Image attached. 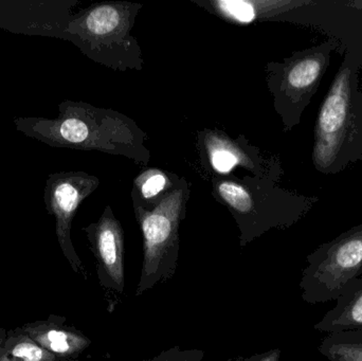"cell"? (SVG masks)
Here are the masks:
<instances>
[{
  "instance_id": "obj_1",
  "label": "cell",
  "mask_w": 362,
  "mask_h": 361,
  "mask_svg": "<svg viewBox=\"0 0 362 361\" xmlns=\"http://www.w3.org/2000/svg\"><path fill=\"white\" fill-rule=\"evenodd\" d=\"M59 110L55 119L15 118L16 131L53 148L124 155L136 162L146 163L150 159L144 146L146 134L127 117L69 100L62 102Z\"/></svg>"
},
{
  "instance_id": "obj_2",
  "label": "cell",
  "mask_w": 362,
  "mask_h": 361,
  "mask_svg": "<svg viewBox=\"0 0 362 361\" xmlns=\"http://www.w3.org/2000/svg\"><path fill=\"white\" fill-rule=\"evenodd\" d=\"M362 59L346 53L319 107L314 129L313 165L336 175L362 161Z\"/></svg>"
},
{
  "instance_id": "obj_3",
  "label": "cell",
  "mask_w": 362,
  "mask_h": 361,
  "mask_svg": "<svg viewBox=\"0 0 362 361\" xmlns=\"http://www.w3.org/2000/svg\"><path fill=\"white\" fill-rule=\"evenodd\" d=\"M279 178L245 177L213 179L214 197L229 210L240 230V247L272 229L297 224L320 201L281 188Z\"/></svg>"
},
{
  "instance_id": "obj_4",
  "label": "cell",
  "mask_w": 362,
  "mask_h": 361,
  "mask_svg": "<svg viewBox=\"0 0 362 361\" xmlns=\"http://www.w3.org/2000/svg\"><path fill=\"white\" fill-rule=\"evenodd\" d=\"M140 4L104 2L72 16L67 40L93 61L114 69H141V51L132 36Z\"/></svg>"
},
{
  "instance_id": "obj_5",
  "label": "cell",
  "mask_w": 362,
  "mask_h": 361,
  "mask_svg": "<svg viewBox=\"0 0 362 361\" xmlns=\"http://www.w3.org/2000/svg\"><path fill=\"white\" fill-rule=\"evenodd\" d=\"M189 199V184L181 177L152 208L134 205L144 237V262L136 296H142L175 276L180 260V225Z\"/></svg>"
},
{
  "instance_id": "obj_6",
  "label": "cell",
  "mask_w": 362,
  "mask_h": 361,
  "mask_svg": "<svg viewBox=\"0 0 362 361\" xmlns=\"http://www.w3.org/2000/svg\"><path fill=\"white\" fill-rule=\"evenodd\" d=\"M337 45L329 40L322 44L296 51L283 61L266 66L267 84L274 97V110L282 119L285 131L301 122L306 107L318 91L331 64Z\"/></svg>"
},
{
  "instance_id": "obj_7",
  "label": "cell",
  "mask_w": 362,
  "mask_h": 361,
  "mask_svg": "<svg viewBox=\"0 0 362 361\" xmlns=\"http://www.w3.org/2000/svg\"><path fill=\"white\" fill-rule=\"evenodd\" d=\"M306 262L299 284L304 302L337 301L351 281L362 277V223L321 244Z\"/></svg>"
},
{
  "instance_id": "obj_8",
  "label": "cell",
  "mask_w": 362,
  "mask_h": 361,
  "mask_svg": "<svg viewBox=\"0 0 362 361\" xmlns=\"http://www.w3.org/2000/svg\"><path fill=\"white\" fill-rule=\"evenodd\" d=\"M99 178L82 171L50 174L45 187L47 211L55 218L57 241L74 273L84 276V266L71 241V224L82 201L99 187Z\"/></svg>"
},
{
  "instance_id": "obj_9",
  "label": "cell",
  "mask_w": 362,
  "mask_h": 361,
  "mask_svg": "<svg viewBox=\"0 0 362 361\" xmlns=\"http://www.w3.org/2000/svg\"><path fill=\"white\" fill-rule=\"evenodd\" d=\"M97 264L100 285L105 290L108 311L121 302L125 290L124 230L112 208H105L99 220L84 227Z\"/></svg>"
},
{
  "instance_id": "obj_10",
  "label": "cell",
  "mask_w": 362,
  "mask_h": 361,
  "mask_svg": "<svg viewBox=\"0 0 362 361\" xmlns=\"http://www.w3.org/2000/svg\"><path fill=\"white\" fill-rule=\"evenodd\" d=\"M282 21L320 30L336 42L341 54L351 53L362 59V12L348 0H308Z\"/></svg>"
},
{
  "instance_id": "obj_11",
  "label": "cell",
  "mask_w": 362,
  "mask_h": 361,
  "mask_svg": "<svg viewBox=\"0 0 362 361\" xmlns=\"http://www.w3.org/2000/svg\"><path fill=\"white\" fill-rule=\"evenodd\" d=\"M206 160L217 175L230 173L235 167L248 170L255 177H274L281 179L283 174L281 162L276 159H265L257 148L238 137L232 140L219 131L206 129L199 136Z\"/></svg>"
},
{
  "instance_id": "obj_12",
  "label": "cell",
  "mask_w": 362,
  "mask_h": 361,
  "mask_svg": "<svg viewBox=\"0 0 362 361\" xmlns=\"http://www.w3.org/2000/svg\"><path fill=\"white\" fill-rule=\"evenodd\" d=\"M308 0H199L198 6L234 23L255 20L282 21L285 15L306 4Z\"/></svg>"
},
{
  "instance_id": "obj_13",
  "label": "cell",
  "mask_w": 362,
  "mask_h": 361,
  "mask_svg": "<svg viewBox=\"0 0 362 361\" xmlns=\"http://www.w3.org/2000/svg\"><path fill=\"white\" fill-rule=\"evenodd\" d=\"M19 328L59 360H76L91 343L90 339L82 332L66 326L64 318L51 317L46 321L28 324Z\"/></svg>"
},
{
  "instance_id": "obj_14",
  "label": "cell",
  "mask_w": 362,
  "mask_h": 361,
  "mask_svg": "<svg viewBox=\"0 0 362 361\" xmlns=\"http://www.w3.org/2000/svg\"><path fill=\"white\" fill-rule=\"evenodd\" d=\"M336 302L335 307L315 324V330L329 334L361 328L362 277L351 281Z\"/></svg>"
},
{
  "instance_id": "obj_15",
  "label": "cell",
  "mask_w": 362,
  "mask_h": 361,
  "mask_svg": "<svg viewBox=\"0 0 362 361\" xmlns=\"http://www.w3.org/2000/svg\"><path fill=\"white\" fill-rule=\"evenodd\" d=\"M180 177L159 169H148L136 178L132 191L134 205L152 208L165 193L177 184Z\"/></svg>"
},
{
  "instance_id": "obj_16",
  "label": "cell",
  "mask_w": 362,
  "mask_h": 361,
  "mask_svg": "<svg viewBox=\"0 0 362 361\" xmlns=\"http://www.w3.org/2000/svg\"><path fill=\"white\" fill-rule=\"evenodd\" d=\"M318 351L329 361H362V326L329 333L319 343Z\"/></svg>"
},
{
  "instance_id": "obj_17",
  "label": "cell",
  "mask_w": 362,
  "mask_h": 361,
  "mask_svg": "<svg viewBox=\"0 0 362 361\" xmlns=\"http://www.w3.org/2000/svg\"><path fill=\"white\" fill-rule=\"evenodd\" d=\"M57 356L38 345L21 328L6 332L0 348V361H57Z\"/></svg>"
},
{
  "instance_id": "obj_18",
  "label": "cell",
  "mask_w": 362,
  "mask_h": 361,
  "mask_svg": "<svg viewBox=\"0 0 362 361\" xmlns=\"http://www.w3.org/2000/svg\"><path fill=\"white\" fill-rule=\"evenodd\" d=\"M204 357V352L202 350H183L180 345H175L161 352L154 358L144 361H202Z\"/></svg>"
},
{
  "instance_id": "obj_19",
  "label": "cell",
  "mask_w": 362,
  "mask_h": 361,
  "mask_svg": "<svg viewBox=\"0 0 362 361\" xmlns=\"http://www.w3.org/2000/svg\"><path fill=\"white\" fill-rule=\"evenodd\" d=\"M282 351L280 349H272L263 353L255 354L250 357L230 358L227 361H279Z\"/></svg>"
},
{
  "instance_id": "obj_20",
  "label": "cell",
  "mask_w": 362,
  "mask_h": 361,
  "mask_svg": "<svg viewBox=\"0 0 362 361\" xmlns=\"http://www.w3.org/2000/svg\"><path fill=\"white\" fill-rule=\"evenodd\" d=\"M349 4L362 12V0H348Z\"/></svg>"
},
{
  "instance_id": "obj_21",
  "label": "cell",
  "mask_w": 362,
  "mask_h": 361,
  "mask_svg": "<svg viewBox=\"0 0 362 361\" xmlns=\"http://www.w3.org/2000/svg\"><path fill=\"white\" fill-rule=\"evenodd\" d=\"M6 336V331L4 329H0V348H1L2 343H4V338Z\"/></svg>"
},
{
  "instance_id": "obj_22",
  "label": "cell",
  "mask_w": 362,
  "mask_h": 361,
  "mask_svg": "<svg viewBox=\"0 0 362 361\" xmlns=\"http://www.w3.org/2000/svg\"><path fill=\"white\" fill-rule=\"evenodd\" d=\"M57 361H76V360H57Z\"/></svg>"
}]
</instances>
